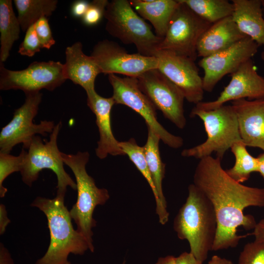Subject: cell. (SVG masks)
Returning <instances> with one entry per match:
<instances>
[{
    "instance_id": "cell-10",
    "label": "cell",
    "mask_w": 264,
    "mask_h": 264,
    "mask_svg": "<svg viewBox=\"0 0 264 264\" xmlns=\"http://www.w3.org/2000/svg\"><path fill=\"white\" fill-rule=\"evenodd\" d=\"M109 81L113 88L116 104L125 105L141 116L148 128L152 129L169 147L178 149L183 144V139L168 132L157 121L156 109L149 98L140 89L137 78L116 74L108 75Z\"/></svg>"
},
{
    "instance_id": "cell-23",
    "label": "cell",
    "mask_w": 264,
    "mask_h": 264,
    "mask_svg": "<svg viewBox=\"0 0 264 264\" xmlns=\"http://www.w3.org/2000/svg\"><path fill=\"white\" fill-rule=\"evenodd\" d=\"M148 137L143 146L148 167L155 187L160 203L167 210V202L162 190V181L165 172V164L162 162L159 151L160 137L152 129L148 128Z\"/></svg>"
},
{
    "instance_id": "cell-17",
    "label": "cell",
    "mask_w": 264,
    "mask_h": 264,
    "mask_svg": "<svg viewBox=\"0 0 264 264\" xmlns=\"http://www.w3.org/2000/svg\"><path fill=\"white\" fill-rule=\"evenodd\" d=\"M87 105L94 113L96 124L99 132V140L95 149L96 156L100 159L105 158L108 155H125L119 142L114 137L111 126L110 114L115 104L113 98L103 97L95 89L86 92Z\"/></svg>"
},
{
    "instance_id": "cell-11",
    "label": "cell",
    "mask_w": 264,
    "mask_h": 264,
    "mask_svg": "<svg viewBox=\"0 0 264 264\" xmlns=\"http://www.w3.org/2000/svg\"><path fill=\"white\" fill-rule=\"evenodd\" d=\"M66 80L64 65L60 62H34L17 71L6 68L0 62V89L2 90L20 89L24 93L43 89L52 91Z\"/></svg>"
},
{
    "instance_id": "cell-43",
    "label": "cell",
    "mask_w": 264,
    "mask_h": 264,
    "mask_svg": "<svg viewBox=\"0 0 264 264\" xmlns=\"http://www.w3.org/2000/svg\"><path fill=\"white\" fill-rule=\"evenodd\" d=\"M261 57L263 61H264V49L261 54Z\"/></svg>"
},
{
    "instance_id": "cell-42",
    "label": "cell",
    "mask_w": 264,
    "mask_h": 264,
    "mask_svg": "<svg viewBox=\"0 0 264 264\" xmlns=\"http://www.w3.org/2000/svg\"><path fill=\"white\" fill-rule=\"evenodd\" d=\"M263 16L264 17V0H261Z\"/></svg>"
},
{
    "instance_id": "cell-32",
    "label": "cell",
    "mask_w": 264,
    "mask_h": 264,
    "mask_svg": "<svg viewBox=\"0 0 264 264\" xmlns=\"http://www.w3.org/2000/svg\"><path fill=\"white\" fill-rule=\"evenodd\" d=\"M41 48L34 24L26 31L23 41L19 46L18 53L22 55L31 57L39 52Z\"/></svg>"
},
{
    "instance_id": "cell-12",
    "label": "cell",
    "mask_w": 264,
    "mask_h": 264,
    "mask_svg": "<svg viewBox=\"0 0 264 264\" xmlns=\"http://www.w3.org/2000/svg\"><path fill=\"white\" fill-rule=\"evenodd\" d=\"M137 78L140 89L155 108L178 128L183 129L186 124L185 98L180 89L157 68L148 70Z\"/></svg>"
},
{
    "instance_id": "cell-5",
    "label": "cell",
    "mask_w": 264,
    "mask_h": 264,
    "mask_svg": "<svg viewBox=\"0 0 264 264\" xmlns=\"http://www.w3.org/2000/svg\"><path fill=\"white\" fill-rule=\"evenodd\" d=\"M190 116H198L202 121L207 138L199 145L183 150V156L200 159L216 153L217 158L221 160L235 143L242 141L237 116L232 105H223L210 110L194 107Z\"/></svg>"
},
{
    "instance_id": "cell-39",
    "label": "cell",
    "mask_w": 264,
    "mask_h": 264,
    "mask_svg": "<svg viewBox=\"0 0 264 264\" xmlns=\"http://www.w3.org/2000/svg\"><path fill=\"white\" fill-rule=\"evenodd\" d=\"M208 264H233L231 261L217 255L212 257Z\"/></svg>"
},
{
    "instance_id": "cell-30",
    "label": "cell",
    "mask_w": 264,
    "mask_h": 264,
    "mask_svg": "<svg viewBox=\"0 0 264 264\" xmlns=\"http://www.w3.org/2000/svg\"><path fill=\"white\" fill-rule=\"evenodd\" d=\"M238 264H264V242L246 243L240 254Z\"/></svg>"
},
{
    "instance_id": "cell-16",
    "label": "cell",
    "mask_w": 264,
    "mask_h": 264,
    "mask_svg": "<svg viewBox=\"0 0 264 264\" xmlns=\"http://www.w3.org/2000/svg\"><path fill=\"white\" fill-rule=\"evenodd\" d=\"M230 76L229 83L217 99L202 101L194 107L210 110L218 109L229 101L245 98L250 100L264 99V78L257 73L252 59L242 64Z\"/></svg>"
},
{
    "instance_id": "cell-34",
    "label": "cell",
    "mask_w": 264,
    "mask_h": 264,
    "mask_svg": "<svg viewBox=\"0 0 264 264\" xmlns=\"http://www.w3.org/2000/svg\"><path fill=\"white\" fill-rule=\"evenodd\" d=\"M89 5V2L83 0H76L74 2L71 7L72 16L75 18H81L86 13Z\"/></svg>"
},
{
    "instance_id": "cell-44",
    "label": "cell",
    "mask_w": 264,
    "mask_h": 264,
    "mask_svg": "<svg viewBox=\"0 0 264 264\" xmlns=\"http://www.w3.org/2000/svg\"><path fill=\"white\" fill-rule=\"evenodd\" d=\"M66 264H70V263L69 261H68ZM122 264H125V263L124 262V263H123Z\"/></svg>"
},
{
    "instance_id": "cell-3",
    "label": "cell",
    "mask_w": 264,
    "mask_h": 264,
    "mask_svg": "<svg viewBox=\"0 0 264 264\" xmlns=\"http://www.w3.org/2000/svg\"><path fill=\"white\" fill-rule=\"evenodd\" d=\"M65 196L57 194L52 199L39 197L31 204L46 216L50 236L46 252L35 264H66L70 253L82 255L89 250L85 237L73 227Z\"/></svg>"
},
{
    "instance_id": "cell-36",
    "label": "cell",
    "mask_w": 264,
    "mask_h": 264,
    "mask_svg": "<svg viewBox=\"0 0 264 264\" xmlns=\"http://www.w3.org/2000/svg\"><path fill=\"white\" fill-rule=\"evenodd\" d=\"M253 230V232L249 234L254 236V241L264 242V219L261 220L259 222L257 223Z\"/></svg>"
},
{
    "instance_id": "cell-25",
    "label": "cell",
    "mask_w": 264,
    "mask_h": 264,
    "mask_svg": "<svg viewBox=\"0 0 264 264\" xmlns=\"http://www.w3.org/2000/svg\"><path fill=\"white\" fill-rule=\"evenodd\" d=\"M119 145L125 155H127L137 169L148 181L154 195L156 203V213L159 222L162 225L169 220V213L162 207L150 174L145 157L143 147L139 146L134 138L128 141L119 142Z\"/></svg>"
},
{
    "instance_id": "cell-6",
    "label": "cell",
    "mask_w": 264,
    "mask_h": 264,
    "mask_svg": "<svg viewBox=\"0 0 264 264\" xmlns=\"http://www.w3.org/2000/svg\"><path fill=\"white\" fill-rule=\"evenodd\" d=\"M104 18L106 30L125 44H133L138 53L154 56L162 39L154 34L150 25L135 12L130 1L113 0L109 2Z\"/></svg>"
},
{
    "instance_id": "cell-8",
    "label": "cell",
    "mask_w": 264,
    "mask_h": 264,
    "mask_svg": "<svg viewBox=\"0 0 264 264\" xmlns=\"http://www.w3.org/2000/svg\"><path fill=\"white\" fill-rule=\"evenodd\" d=\"M169 22L157 50H165L195 61L198 42L211 24L195 14L181 0Z\"/></svg>"
},
{
    "instance_id": "cell-20",
    "label": "cell",
    "mask_w": 264,
    "mask_h": 264,
    "mask_svg": "<svg viewBox=\"0 0 264 264\" xmlns=\"http://www.w3.org/2000/svg\"><path fill=\"white\" fill-rule=\"evenodd\" d=\"M64 71L66 78L81 86L86 92L95 89V80L101 71L91 56L86 55L82 44L77 42L67 46L65 51Z\"/></svg>"
},
{
    "instance_id": "cell-13",
    "label": "cell",
    "mask_w": 264,
    "mask_h": 264,
    "mask_svg": "<svg viewBox=\"0 0 264 264\" xmlns=\"http://www.w3.org/2000/svg\"><path fill=\"white\" fill-rule=\"evenodd\" d=\"M90 56L105 74H120L137 78L148 70L158 68L156 57L129 53L117 43L108 40L98 42Z\"/></svg>"
},
{
    "instance_id": "cell-40",
    "label": "cell",
    "mask_w": 264,
    "mask_h": 264,
    "mask_svg": "<svg viewBox=\"0 0 264 264\" xmlns=\"http://www.w3.org/2000/svg\"><path fill=\"white\" fill-rule=\"evenodd\" d=\"M175 257L173 256H167L159 258L155 264H175Z\"/></svg>"
},
{
    "instance_id": "cell-28",
    "label": "cell",
    "mask_w": 264,
    "mask_h": 264,
    "mask_svg": "<svg viewBox=\"0 0 264 264\" xmlns=\"http://www.w3.org/2000/svg\"><path fill=\"white\" fill-rule=\"evenodd\" d=\"M230 149L235 162L232 168L225 171L231 178L242 183L249 179L252 173L258 172L259 160L248 153L246 145L242 141L235 143Z\"/></svg>"
},
{
    "instance_id": "cell-7",
    "label": "cell",
    "mask_w": 264,
    "mask_h": 264,
    "mask_svg": "<svg viewBox=\"0 0 264 264\" xmlns=\"http://www.w3.org/2000/svg\"><path fill=\"white\" fill-rule=\"evenodd\" d=\"M62 127L60 121L55 125L48 141H43L40 136L33 138L28 151H25L20 173L22 181L31 187L37 180L39 173L44 169H50L57 178V194H66L69 186L76 190V184L64 168V161L57 145L58 134Z\"/></svg>"
},
{
    "instance_id": "cell-26",
    "label": "cell",
    "mask_w": 264,
    "mask_h": 264,
    "mask_svg": "<svg viewBox=\"0 0 264 264\" xmlns=\"http://www.w3.org/2000/svg\"><path fill=\"white\" fill-rule=\"evenodd\" d=\"M18 19L23 31L42 17L51 16L57 8L56 0H14Z\"/></svg>"
},
{
    "instance_id": "cell-35",
    "label": "cell",
    "mask_w": 264,
    "mask_h": 264,
    "mask_svg": "<svg viewBox=\"0 0 264 264\" xmlns=\"http://www.w3.org/2000/svg\"><path fill=\"white\" fill-rule=\"evenodd\" d=\"M175 264H203L190 252H183L175 257Z\"/></svg>"
},
{
    "instance_id": "cell-38",
    "label": "cell",
    "mask_w": 264,
    "mask_h": 264,
    "mask_svg": "<svg viewBox=\"0 0 264 264\" xmlns=\"http://www.w3.org/2000/svg\"><path fill=\"white\" fill-rule=\"evenodd\" d=\"M0 264H14L10 254L1 242L0 244Z\"/></svg>"
},
{
    "instance_id": "cell-9",
    "label": "cell",
    "mask_w": 264,
    "mask_h": 264,
    "mask_svg": "<svg viewBox=\"0 0 264 264\" xmlns=\"http://www.w3.org/2000/svg\"><path fill=\"white\" fill-rule=\"evenodd\" d=\"M23 105L15 110L11 120L3 127L0 133V153L10 154L16 145L22 144L28 149L31 142L37 134L46 136L51 133L55 125L52 121L42 120L39 124L33 123L42 99L39 92L25 93Z\"/></svg>"
},
{
    "instance_id": "cell-15",
    "label": "cell",
    "mask_w": 264,
    "mask_h": 264,
    "mask_svg": "<svg viewBox=\"0 0 264 264\" xmlns=\"http://www.w3.org/2000/svg\"><path fill=\"white\" fill-rule=\"evenodd\" d=\"M157 69L183 93L185 98L195 105L202 102V79L195 61L165 50H157Z\"/></svg>"
},
{
    "instance_id": "cell-21",
    "label": "cell",
    "mask_w": 264,
    "mask_h": 264,
    "mask_svg": "<svg viewBox=\"0 0 264 264\" xmlns=\"http://www.w3.org/2000/svg\"><path fill=\"white\" fill-rule=\"evenodd\" d=\"M232 18L240 31L264 49V17L261 0H232Z\"/></svg>"
},
{
    "instance_id": "cell-29",
    "label": "cell",
    "mask_w": 264,
    "mask_h": 264,
    "mask_svg": "<svg viewBox=\"0 0 264 264\" xmlns=\"http://www.w3.org/2000/svg\"><path fill=\"white\" fill-rule=\"evenodd\" d=\"M25 150L22 148L18 156L0 153V197L3 198L7 189L3 185L5 178L13 173L20 172Z\"/></svg>"
},
{
    "instance_id": "cell-33",
    "label": "cell",
    "mask_w": 264,
    "mask_h": 264,
    "mask_svg": "<svg viewBox=\"0 0 264 264\" xmlns=\"http://www.w3.org/2000/svg\"><path fill=\"white\" fill-rule=\"evenodd\" d=\"M35 30L42 48L49 49L55 43L47 17H42L35 23Z\"/></svg>"
},
{
    "instance_id": "cell-2",
    "label": "cell",
    "mask_w": 264,
    "mask_h": 264,
    "mask_svg": "<svg viewBox=\"0 0 264 264\" xmlns=\"http://www.w3.org/2000/svg\"><path fill=\"white\" fill-rule=\"evenodd\" d=\"M174 229L180 240H187L190 253L203 263L212 250L217 230L213 206L194 184L188 187V195L174 221Z\"/></svg>"
},
{
    "instance_id": "cell-14",
    "label": "cell",
    "mask_w": 264,
    "mask_h": 264,
    "mask_svg": "<svg viewBox=\"0 0 264 264\" xmlns=\"http://www.w3.org/2000/svg\"><path fill=\"white\" fill-rule=\"evenodd\" d=\"M259 47L252 39L246 37L225 49L202 58L198 64L204 71L202 78L204 91L212 92L225 75L232 74L252 59Z\"/></svg>"
},
{
    "instance_id": "cell-31",
    "label": "cell",
    "mask_w": 264,
    "mask_h": 264,
    "mask_svg": "<svg viewBox=\"0 0 264 264\" xmlns=\"http://www.w3.org/2000/svg\"><path fill=\"white\" fill-rule=\"evenodd\" d=\"M109 2L107 0H94L89 2L88 9L82 18L84 24L88 26L97 24L104 17Z\"/></svg>"
},
{
    "instance_id": "cell-22",
    "label": "cell",
    "mask_w": 264,
    "mask_h": 264,
    "mask_svg": "<svg viewBox=\"0 0 264 264\" xmlns=\"http://www.w3.org/2000/svg\"><path fill=\"white\" fill-rule=\"evenodd\" d=\"M132 7L143 19L149 21L155 29V34L163 39L169 22L178 5L177 0H132Z\"/></svg>"
},
{
    "instance_id": "cell-27",
    "label": "cell",
    "mask_w": 264,
    "mask_h": 264,
    "mask_svg": "<svg viewBox=\"0 0 264 264\" xmlns=\"http://www.w3.org/2000/svg\"><path fill=\"white\" fill-rule=\"evenodd\" d=\"M195 14L213 24L224 18L232 16L234 6L228 0H181Z\"/></svg>"
},
{
    "instance_id": "cell-24",
    "label": "cell",
    "mask_w": 264,
    "mask_h": 264,
    "mask_svg": "<svg viewBox=\"0 0 264 264\" xmlns=\"http://www.w3.org/2000/svg\"><path fill=\"white\" fill-rule=\"evenodd\" d=\"M21 25L15 15L11 0H0V62H5L12 46L19 39Z\"/></svg>"
},
{
    "instance_id": "cell-19",
    "label": "cell",
    "mask_w": 264,
    "mask_h": 264,
    "mask_svg": "<svg viewBox=\"0 0 264 264\" xmlns=\"http://www.w3.org/2000/svg\"><path fill=\"white\" fill-rule=\"evenodd\" d=\"M246 37L232 16L224 18L211 24L201 36L197 45L198 57L204 58L222 51Z\"/></svg>"
},
{
    "instance_id": "cell-4",
    "label": "cell",
    "mask_w": 264,
    "mask_h": 264,
    "mask_svg": "<svg viewBox=\"0 0 264 264\" xmlns=\"http://www.w3.org/2000/svg\"><path fill=\"white\" fill-rule=\"evenodd\" d=\"M64 164L68 166L76 180L77 199L69 211L71 219L77 226V230L87 240L91 252L94 251L92 228L96 225L93 218L95 208L103 205L109 199L108 191L99 188L94 179L86 171V165L89 158L88 152H78L76 154H61Z\"/></svg>"
},
{
    "instance_id": "cell-1",
    "label": "cell",
    "mask_w": 264,
    "mask_h": 264,
    "mask_svg": "<svg viewBox=\"0 0 264 264\" xmlns=\"http://www.w3.org/2000/svg\"><path fill=\"white\" fill-rule=\"evenodd\" d=\"M195 185L215 210L217 230L212 250L234 248L246 237L239 235L238 228L254 229L257 222L243 210L250 206L264 207V188L249 187L236 181L226 173L221 160L212 156L199 159L194 175Z\"/></svg>"
},
{
    "instance_id": "cell-37",
    "label": "cell",
    "mask_w": 264,
    "mask_h": 264,
    "mask_svg": "<svg viewBox=\"0 0 264 264\" xmlns=\"http://www.w3.org/2000/svg\"><path fill=\"white\" fill-rule=\"evenodd\" d=\"M10 220L7 217L5 206L3 204L0 205V234L2 235L6 230Z\"/></svg>"
},
{
    "instance_id": "cell-18",
    "label": "cell",
    "mask_w": 264,
    "mask_h": 264,
    "mask_svg": "<svg viewBox=\"0 0 264 264\" xmlns=\"http://www.w3.org/2000/svg\"><path fill=\"white\" fill-rule=\"evenodd\" d=\"M238 118L240 136L246 145L264 151V99L232 102Z\"/></svg>"
},
{
    "instance_id": "cell-41",
    "label": "cell",
    "mask_w": 264,
    "mask_h": 264,
    "mask_svg": "<svg viewBox=\"0 0 264 264\" xmlns=\"http://www.w3.org/2000/svg\"><path fill=\"white\" fill-rule=\"evenodd\" d=\"M257 158L259 162L258 172L264 179V153L260 154Z\"/></svg>"
}]
</instances>
